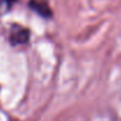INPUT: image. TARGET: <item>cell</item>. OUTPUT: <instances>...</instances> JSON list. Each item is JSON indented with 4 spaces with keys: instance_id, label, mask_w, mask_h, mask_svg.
<instances>
[{
    "instance_id": "cell-2",
    "label": "cell",
    "mask_w": 121,
    "mask_h": 121,
    "mask_svg": "<svg viewBox=\"0 0 121 121\" xmlns=\"http://www.w3.org/2000/svg\"><path fill=\"white\" fill-rule=\"evenodd\" d=\"M30 7L38 13L40 17L43 18H52V11L49 8V5L47 0H31L30 1Z\"/></svg>"
},
{
    "instance_id": "cell-3",
    "label": "cell",
    "mask_w": 121,
    "mask_h": 121,
    "mask_svg": "<svg viewBox=\"0 0 121 121\" xmlns=\"http://www.w3.org/2000/svg\"><path fill=\"white\" fill-rule=\"evenodd\" d=\"M17 2V0H0V15L7 13L9 9H12L13 5Z\"/></svg>"
},
{
    "instance_id": "cell-1",
    "label": "cell",
    "mask_w": 121,
    "mask_h": 121,
    "mask_svg": "<svg viewBox=\"0 0 121 121\" xmlns=\"http://www.w3.org/2000/svg\"><path fill=\"white\" fill-rule=\"evenodd\" d=\"M30 39V31L22 26L13 25L9 33V41L13 45H21L27 42Z\"/></svg>"
}]
</instances>
